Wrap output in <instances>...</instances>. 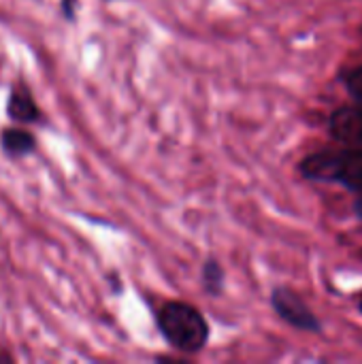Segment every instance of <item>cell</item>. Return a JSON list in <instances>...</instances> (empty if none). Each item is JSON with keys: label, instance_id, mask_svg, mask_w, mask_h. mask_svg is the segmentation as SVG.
<instances>
[{"label": "cell", "instance_id": "6da1fadb", "mask_svg": "<svg viewBox=\"0 0 362 364\" xmlns=\"http://www.w3.org/2000/svg\"><path fill=\"white\" fill-rule=\"evenodd\" d=\"M301 175L309 181L341 183L352 192L362 190V147L350 149H322L309 154L301 166Z\"/></svg>", "mask_w": 362, "mask_h": 364}, {"label": "cell", "instance_id": "7a4b0ae2", "mask_svg": "<svg viewBox=\"0 0 362 364\" xmlns=\"http://www.w3.org/2000/svg\"><path fill=\"white\" fill-rule=\"evenodd\" d=\"M158 326L171 348L194 354L209 339V326L201 311L188 303H166L158 314Z\"/></svg>", "mask_w": 362, "mask_h": 364}, {"label": "cell", "instance_id": "3957f363", "mask_svg": "<svg viewBox=\"0 0 362 364\" xmlns=\"http://www.w3.org/2000/svg\"><path fill=\"white\" fill-rule=\"evenodd\" d=\"M271 305H273L275 314L292 328L305 331V333H316V335L322 333L320 320L294 290L284 288V286L275 288L271 294Z\"/></svg>", "mask_w": 362, "mask_h": 364}, {"label": "cell", "instance_id": "277c9868", "mask_svg": "<svg viewBox=\"0 0 362 364\" xmlns=\"http://www.w3.org/2000/svg\"><path fill=\"white\" fill-rule=\"evenodd\" d=\"M331 134L352 147H362V105L341 107L331 115L329 122Z\"/></svg>", "mask_w": 362, "mask_h": 364}, {"label": "cell", "instance_id": "5b68a950", "mask_svg": "<svg viewBox=\"0 0 362 364\" xmlns=\"http://www.w3.org/2000/svg\"><path fill=\"white\" fill-rule=\"evenodd\" d=\"M9 117L17 124H32L38 119V107L23 87L13 90L9 98Z\"/></svg>", "mask_w": 362, "mask_h": 364}, {"label": "cell", "instance_id": "8992f818", "mask_svg": "<svg viewBox=\"0 0 362 364\" xmlns=\"http://www.w3.org/2000/svg\"><path fill=\"white\" fill-rule=\"evenodd\" d=\"M2 147L9 156H26L30 151H34V136L28 130L21 128H6L0 136Z\"/></svg>", "mask_w": 362, "mask_h": 364}, {"label": "cell", "instance_id": "52a82bcc", "mask_svg": "<svg viewBox=\"0 0 362 364\" xmlns=\"http://www.w3.org/2000/svg\"><path fill=\"white\" fill-rule=\"evenodd\" d=\"M203 282H205V288H207L211 294H220V292H222V286H224V271H222V267H220L215 260L205 262V267H203Z\"/></svg>", "mask_w": 362, "mask_h": 364}, {"label": "cell", "instance_id": "ba28073f", "mask_svg": "<svg viewBox=\"0 0 362 364\" xmlns=\"http://www.w3.org/2000/svg\"><path fill=\"white\" fill-rule=\"evenodd\" d=\"M344 83H346L350 96H352L358 105H362V66H356V68L348 70V73L344 75Z\"/></svg>", "mask_w": 362, "mask_h": 364}, {"label": "cell", "instance_id": "9c48e42d", "mask_svg": "<svg viewBox=\"0 0 362 364\" xmlns=\"http://www.w3.org/2000/svg\"><path fill=\"white\" fill-rule=\"evenodd\" d=\"M361 192H362V190H361ZM356 213H358V215L362 218V194L358 196V198H356Z\"/></svg>", "mask_w": 362, "mask_h": 364}, {"label": "cell", "instance_id": "30bf717a", "mask_svg": "<svg viewBox=\"0 0 362 364\" xmlns=\"http://www.w3.org/2000/svg\"><path fill=\"white\" fill-rule=\"evenodd\" d=\"M358 311H361V314H362V294H361V296H358Z\"/></svg>", "mask_w": 362, "mask_h": 364}]
</instances>
